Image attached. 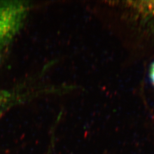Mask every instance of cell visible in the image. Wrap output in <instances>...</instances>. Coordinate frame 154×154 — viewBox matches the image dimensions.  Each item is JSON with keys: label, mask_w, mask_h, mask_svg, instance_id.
Masks as SVG:
<instances>
[{"label": "cell", "mask_w": 154, "mask_h": 154, "mask_svg": "<svg viewBox=\"0 0 154 154\" xmlns=\"http://www.w3.org/2000/svg\"><path fill=\"white\" fill-rule=\"evenodd\" d=\"M30 9L28 1L0 0V66L23 27Z\"/></svg>", "instance_id": "1"}, {"label": "cell", "mask_w": 154, "mask_h": 154, "mask_svg": "<svg viewBox=\"0 0 154 154\" xmlns=\"http://www.w3.org/2000/svg\"><path fill=\"white\" fill-rule=\"evenodd\" d=\"M54 147V136L53 135L51 138V140L50 142L49 148H48V152L46 154H52Z\"/></svg>", "instance_id": "4"}, {"label": "cell", "mask_w": 154, "mask_h": 154, "mask_svg": "<svg viewBox=\"0 0 154 154\" xmlns=\"http://www.w3.org/2000/svg\"><path fill=\"white\" fill-rule=\"evenodd\" d=\"M140 22L154 32V1L128 2Z\"/></svg>", "instance_id": "3"}, {"label": "cell", "mask_w": 154, "mask_h": 154, "mask_svg": "<svg viewBox=\"0 0 154 154\" xmlns=\"http://www.w3.org/2000/svg\"><path fill=\"white\" fill-rule=\"evenodd\" d=\"M44 89L28 87L25 85L0 91V118L7 111L26 100L44 93Z\"/></svg>", "instance_id": "2"}]
</instances>
